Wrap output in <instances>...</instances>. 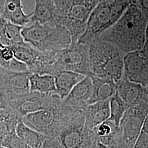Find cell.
I'll use <instances>...</instances> for the list:
<instances>
[{
	"mask_svg": "<svg viewBox=\"0 0 148 148\" xmlns=\"http://www.w3.org/2000/svg\"><path fill=\"white\" fill-rule=\"evenodd\" d=\"M148 16L132 1L121 18L98 37L124 53L141 49L145 44Z\"/></svg>",
	"mask_w": 148,
	"mask_h": 148,
	"instance_id": "cell-1",
	"label": "cell"
},
{
	"mask_svg": "<svg viewBox=\"0 0 148 148\" xmlns=\"http://www.w3.org/2000/svg\"><path fill=\"white\" fill-rule=\"evenodd\" d=\"M126 54L111 43L95 38L89 46L90 76L111 79L117 83L124 74Z\"/></svg>",
	"mask_w": 148,
	"mask_h": 148,
	"instance_id": "cell-2",
	"label": "cell"
},
{
	"mask_svg": "<svg viewBox=\"0 0 148 148\" xmlns=\"http://www.w3.org/2000/svg\"><path fill=\"white\" fill-rule=\"evenodd\" d=\"M25 42L43 53L56 52L69 47L72 43L70 32L57 23L41 24L33 23L22 29Z\"/></svg>",
	"mask_w": 148,
	"mask_h": 148,
	"instance_id": "cell-3",
	"label": "cell"
},
{
	"mask_svg": "<svg viewBox=\"0 0 148 148\" xmlns=\"http://www.w3.org/2000/svg\"><path fill=\"white\" fill-rule=\"evenodd\" d=\"M132 0H100L91 12L84 34L78 42L90 45L114 25L132 3Z\"/></svg>",
	"mask_w": 148,
	"mask_h": 148,
	"instance_id": "cell-4",
	"label": "cell"
},
{
	"mask_svg": "<svg viewBox=\"0 0 148 148\" xmlns=\"http://www.w3.org/2000/svg\"><path fill=\"white\" fill-rule=\"evenodd\" d=\"M56 8V23L71 34V45L78 42L84 34L91 12L99 1L53 0Z\"/></svg>",
	"mask_w": 148,
	"mask_h": 148,
	"instance_id": "cell-5",
	"label": "cell"
},
{
	"mask_svg": "<svg viewBox=\"0 0 148 148\" xmlns=\"http://www.w3.org/2000/svg\"><path fill=\"white\" fill-rule=\"evenodd\" d=\"M77 111L63 100L53 109L28 114L22 120L27 126L47 137H57Z\"/></svg>",
	"mask_w": 148,
	"mask_h": 148,
	"instance_id": "cell-6",
	"label": "cell"
},
{
	"mask_svg": "<svg viewBox=\"0 0 148 148\" xmlns=\"http://www.w3.org/2000/svg\"><path fill=\"white\" fill-rule=\"evenodd\" d=\"M90 45L77 43L69 47L52 52L50 75L53 76L63 71H71L90 76Z\"/></svg>",
	"mask_w": 148,
	"mask_h": 148,
	"instance_id": "cell-7",
	"label": "cell"
},
{
	"mask_svg": "<svg viewBox=\"0 0 148 148\" xmlns=\"http://www.w3.org/2000/svg\"><path fill=\"white\" fill-rule=\"evenodd\" d=\"M62 148H90L95 142L93 130L86 126L84 111L77 110L57 137Z\"/></svg>",
	"mask_w": 148,
	"mask_h": 148,
	"instance_id": "cell-8",
	"label": "cell"
},
{
	"mask_svg": "<svg viewBox=\"0 0 148 148\" xmlns=\"http://www.w3.org/2000/svg\"><path fill=\"white\" fill-rule=\"evenodd\" d=\"M62 101L57 93H42L30 92L9 101H0V103H4L10 106L23 118L36 111L53 109Z\"/></svg>",
	"mask_w": 148,
	"mask_h": 148,
	"instance_id": "cell-9",
	"label": "cell"
},
{
	"mask_svg": "<svg viewBox=\"0 0 148 148\" xmlns=\"http://www.w3.org/2000/svg\"><path fill=\"white\" fill-rule=\"evenodd\" d=\"M148 115V106L144 102L130 107L120 122V141L118 148H133Z\"/></svg>",
	"mask_w": 148,
	"mask_h": 148,
	"instance_id": "cell-10",
	"label": "cell"
},
{
	"mask_svg": "<svg viewBox=\"0 0 148 148\" xmlns=\"http://www.w3.org/2000/svg\"><path fill=\"white\" fill-rule=\"evenodd\" d=\"M32 74L15 72L0 67V101H7L30 92V78Z\"/></svg>",
	"mask_w": 148,
	"mask_h": 148,
	"instance_id": "cell-11",
	"label": "cell"
},
{
	"mask_svg": "<svg viewBox=\"0 0 148 148\" xmlns=\"http://www.w3.org/2000/svg\"><path fill=\"white\" fill-rule=\"evenodd\" d=\"M124 75L130 81L148 87V43L141 49L125 54Z\"/></svg>",
	"mask_w": 148,
	"mask_h": 148,
	"instance_id": "cell-12",
	"label": "cell"
},
{
	"mask_svg": "<svg viewBox=\"0 0 148 148\" xmlns=\"http://www.w3.org/2000/svg\"><path fill=\"white\" fill-rule=\"evenodd\" d=\"M15 58L25 64L33 74H49L52 53H43L28 43L10 47Z\"/></svg>",
	"mask_w": 148,
	"mask_h": 148,
	"instance_id": "cell-13",
	"label": "cell"
},
{
	"mask_svg": "<svg viewBox=\"0 0 148 148\" xmlns=\"http://www.w3.org/2000/svg\"><path fill=\"white\" fill-rule=\"evenodd\" d=\"M116 86L117 93L130 108L146 102L148 89L130 81L124 74L117 82Z\"/></svg>",
	"mask_w": 148,
	"mask_h": 148,
	"instance_id": "cell-14",
	"label": "cell"
},
{
	"mask_svg": "<svg viewBox=\"0 0 148 148\" xmlns=\"http://www.w3.org/2000/svg\"><path fill=\"white\" fill-rule=\"evenodd\" d=\"M93 82L90 76H86L63 99L64 103L76 110L84 111L92 95Z\"/></svg>",
	"mask_w": 148,
	"mask_h": 148,
	"instance_id": "cell-15",
	"label": "cell"
},
{
	"mask_svg": "<svg viewBox=\"0 0 148 148\" xmlns=\"http://www.w3.org/2000/svg\"><path fill=\"white\" fill-rule=\"evenodd\" d=\"M33 11L25 14L21 0H0V18L21 27L31 21Z\"/></svg>",
	"mask_w": 148,
	"mask_h": 148,
	"instance_id": "cell-16",
	"label": "cell"
},
{
	"mask_svg": "<svg viewBox=\"0 0 148 148\" xmlns=\"http://www.w3.org/2000/svg\"><path fill=\"white\" fill-rule=\"evenodd\" d=\"M83 111L85 115L86 126L89 129L93 130L109 119L110 99L87 105Z\"/></svg>",
	"mask_w": 148,
	"mask_h": 148,
	"instance_id": "cell-17",
	"label": "cell"
},
{
	"mask_svg": "<svg viewBox=\"0 0 148 148\" xmlns=\"http://www.w3.org/2000/svg\"><path fill=\"white\" fill-rule=\"evenodd\" d=\"M93 82V92L87 104L109 99L117 91L116 83L111 79L90 76Z\"/></svg>",
	"mask_w": 148,
	"mask_h": 148,
	"instance_id": "cell-18",
	"label": "cell"
},
{
	"mask_svg": "<svg viewBox=\"0 0 148 148\" xmlns=\"http://www.w3.org/2000/svg\"><path fill=\"white\" fill-rule=\"evenodd\" d=\"M23 27L0 18L1 45L12 47L25 44L21 34Z\"/></svg>",
	"mask_w": 148,
	"mask_h": 148,
	"instance_id": "cell-19",
	"label": "cell"
},
{
	"mask_svg": "<svg viewBox=\"0 0 148 148\" xmlns=\"http://www.w3.org/2000/svg\"><path fill=\"white\" fill-rule=\"evenodd\" d=\"M57 93L63 100L86 75L71 71H63L54 76Z\"/></svg>",
	"mask_w": 148,
	"mask_h": 148,
	"instance_id": "cell-20",
	"label": "cell"
},
{
	"mask_svg": "<svg viewBox=\"0 0 148 148\" xmlns=\"http://www.w3.org/2000/svg\"><path fill=\"white\" fill-rule=\"evenodd\" d=\"M35 10L31 18L32 23H56V8L53 0H35Z\"/></svg>",
	"mask_w": 148,
	"mask_h": 148,
	"instance_id": "cell-21",
	"label": "cell"
},
{
	"mask_svg": "<svg viewBox=\"0 0 148 148\" xmlns=\"http://www.w3.org/2000/svg\"><path fill=\"white\" fill-rule=\"evenodd\" d=\"M0 136L16 132V128L23 120L17 112L4 103H0Z\"/></svg>",
	"mask_w": 148,
	"mask_h": 148,
	"instance_id": "cell-22",
	"label": "cell"
},
{
	"mask_svg": "<svg viewBox=\"0 0 148 148\" xmlns=\"http://www.w3.org/2000/svg\"><path fill=\"white\" fill-rule=\"evenodd\" d=\"M16 133L21 140L30 148H42L47 137L19 122L16 128Z\"/></svg>",
	"mask_w": 148,
	"mask_h": 148,
	"instance_id": "cell-23",
	"label": "cell"
},
{
	"mask_svg": "<svg viewBox=\"0 0 148 148\" xmlns=\"http://www.w3.org/2000/svg\"><path fill=\"white\" fill-rule=\"evenodd\" d=\"M30 87L31 92L42 93H57L54 77L49 74L32 73L30 78Z\"/></svg>",
	"mask_w": 148,
	"mask_h": 148,
	"instance_id": "cell-24",
	"label": "cell"
},
{
	"mask_svg": "<svg viewBox=\"0 0 148 148\" xmlns=\"http://www.w3.org/2000/svg\"><path fill=\"white\" fill-rule=\"evenodd\" d=\"M110 116L108 120L119 126L125 113L130 107L122 99L116 91L115 94L110 98Z\"/></svg>",
	"mask_w": 148,
	"mask_h": 148,
	"instance_id": "cell-25",
	"label": "cell"
},
{
	"mask_svg": "<svg viewBox=\"0 0 148 148\" xmlns=\"http://www.w3.org/2000/svg\"><path fill=\"white\" fill-rule=\"evenodd\" d=\"M1 146L5 148H30L24 143L16 133H12L1 136Z\"/></svg>",
	"mask_w": 148,
	"mask_h": 148,
	"instance_id": "cell-26",
	"label": "cell"
},
{
	"mask_svg": "<svg viewBox=\"0 0 148 148\" xmlns=\"http://www.w3.org/2000/svg\"><path fill=\"white\" fill-rule=\"evenodd\" d=\"M0 66L6 70L15 72L29 71L27 65L15 57L8 62L0 61Z\"/></svg>",
	"mask_w": 148,
	"mask_h": 148,
	"instance_id": "cell-27",
	"label": "cell"
},
{
	"mask_svg": "<svg viewBox=\"0 0 148 148\" xmlns=\"http://www.w3.org/2000/svg\"><path fill=\"white\" fill-rule=\"evenodd\" d=\"M133 148H148V115Z\"/></svg>",
	"mask_w": 148,
	"mask_h": 148,
	"instance_id": "cell-28",
	"label": "cell"
},
{
	"mask_svg": "<svg viewBox=\"0 0 148 148\" xmlns=\"http://www.w3.org/2000/svg\"><path fill=\"white\" fill-rule=\"evenodd\" d=\"M14 57V52L10 47L0 44V61L8 62Z\"/></svg>",
	"mask_w": 148,
	"mask_h": 148,
	"instance_id": "cell-29",
	"label": "cell"
},
{
	"mask_svg": "<svg viewBox=\"0 0 148 148\" xmlns=\"http://www.w3.org/2000/svg\"><path fill=\"white\" fill-rule=\"evenodd\" d=\"M132 2L148 16V0H132Z\"/></svg>",
	"mask_w": 148,
	"mask_h": 148,
	"instance_id": "cell-30",
	"label": "cell"
},
{
	"mask_svg": "<svg viewBox=\"0 0 148 148\" xmlns=\"http://www.w3.org/2000/svg\"><path fill=\"white\" fill-rule=\"evenodd\" d=\"M145 37H146V41H145V44L148 43V21L146 27V31H145Z\"/></svg>",
	"mask_w": 148,
	"mask_h": 148,
	"instance_id": "cell-31",
	"label": "cell"
},
{
	"mask_svg": "<svg viewBox=\"0 0 148 148\" xmlns=\"http://www.w3.org/2000/svg\"><path fill=\"white\" fill-rule=\"evenodd\" d=\"M147 89H148V94H147V98H146V103H147V104H148V88H147Z\"/></svg>",
	"mask_w": 148,
	"mask_h": 148,
	"instance_id": "cell-32",
	"label": "cell"
},
{
	"mask_svg": "<svg viewBox=\"0 0 148 148\" xmlns=\"http://www.w3.org/2000/svg\"><path fill=\"white\" fill-rule=\"evenodd\" d=\"M87 1H99V0H87Z\"/></svg>",
	"mask_w": 148,
	"mask_h": 148,
	"instance_id": "cell-33",
	"label": "cell"
},
{
	"mask_svg": "<svg viewBox=\"0 0 148 148\" xmlns=\"http://www.w3.org/2000/svg\"><path fill=\"white\" fill-rule=\"evenodd\" d=\"M1 148H5V147H1Z\"/></svg>",
	"mask_w": 148,
	"mask_h": 148,
	"instance_id": "cell-34",
	"label": "cell"
}]
</instances>
